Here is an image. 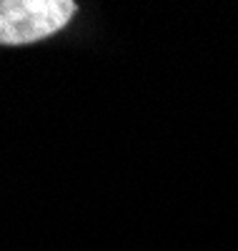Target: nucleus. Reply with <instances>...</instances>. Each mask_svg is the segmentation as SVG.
I'll use <instances>...</instances> for the list:
<instances>
[{
    "label": "nucleus",
    "instance_id": "1",
    "mask_svg": "<svg viewBox=\"0 0 238 251\" xmlns=\"http://www.w3.org/2000/svg\"><path fill=\"white\" fill-rule=\"evenodd\" d=\"M75 13L71 0H3L0 46H28L68 25Z\"/></svg>",
    "mask_w": 238,
    "mask_h": 251
}]
</instances>
